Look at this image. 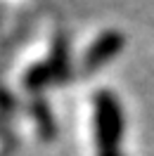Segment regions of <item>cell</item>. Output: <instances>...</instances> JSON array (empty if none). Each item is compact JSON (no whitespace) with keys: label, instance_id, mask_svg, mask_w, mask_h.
<instances>
[{"label":"cell","instance_id":"1","mask_svg":"<svg viewBox=\"0 0 154 156\" xmlns=\"http://www.w3.org/2000/svg\"><path fill=\"white\" fill-rule=\"evenodd\" d=\"M97 156H126L121 149L126 130V116L121 99L112 90H97L93 97Z\"/></svg>","mask_w":154,"mask_h":156},{"label":"cell","instance_id":"2","mask_svg":"<svg viewBox=\"0 0 154 156\" xmlns=\"http://www.w3.org/2000/svg\"><path fill=\"white\" fill-rule=\"evenodd\" d=\"M123 48H126V36L121 31L109 29L105 33H100L83 55V73H93L97 69H102L105 64L119 57L123 52Z\"/></svg>","mask_w":154,"mask_h":156},{"label":"cell","instance_id":"3","mask_svg":"<svg viewBox=\"0 0 154 156\" xmlns=\"http://www.w3.org/2000/svg\"><path fill=\"white\" fill-rule=\"evenodd\" d=\"M29 114H31V118H33V123H36V130H38L40 140L52 142V140L57 137V121H55V114H52V109H50L48 99L36 95L29 104Z\"/></svg>","mask_w":154,"mask_h":156},{"label":"cell","instance_id":"4","mask_svg":"<svg viewBox=\"0 0 154 156\" xmlns=\"http://www.w3.org/2000/svg\"><path fill=\"white\" fill-rule=\"evenodd\" d=\"M48 66H50V71H52L55 83H64V80L71 76V57H69V40H67V36H57V38L52 40Z\"/></svg>","mask_w":154,"mask_h":156},{"label":"cell","instance_id":"5","mask_svg":"<svg viewBox=\"0 0 154 156\" xmlns=\"http://www.w3.org/2000/svg\"><path fill=\"white\" fill-rule=\"evenodd\" d=\"M50 83H55V78H52V71H50L48 62L31 64V66L26 69V73H24V88L29 90L33 97H36L38 92H43Z\"/></svg>","mask_w":154,"mask_h":156},{"label":"cell","instance_id":"6","mask_svg":"<svg viewBox=\"0 0 154 156\" xmlns=\"http://www.w3.org/2000/svg\"><path fill=\"white\" fill-rule=\"evenodd\" d=\"M17 109V102L7 88H0V116H12Z\"/></svg>","mask_w":154,"mask_h":156},{"label":"cell","instance_id":"7","mask_svg":"<svg viewBox=\"0 0 154 156\" xmlns=\"http://www.w3.org/2000/svg\"><path fill=\"white\" fill-rule=\"evenodd\" d=\"M2 14H5V7H2V5H0V21H2Z\"/></svg>","mask_w":154,"mask_h":156}]
</instances>
